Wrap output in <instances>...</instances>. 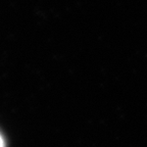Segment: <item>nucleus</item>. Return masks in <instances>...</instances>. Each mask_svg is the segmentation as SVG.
Instances as JSON below:
<instances>
[{"instance_id":"obj_1","label":"nucleus","mask_w":147,"mask_h":147,"mask_svg":"<svg viewBox=\"0 0 147 147\" xmlns=\"http://www.w3.org/2000/svg\"><path fill=\"white\" fill-rule=\"evenodd\" d=\"M0 147H5L4 140H3V137L1 136V134H0Z\"/></svg>"}]
</instances>
